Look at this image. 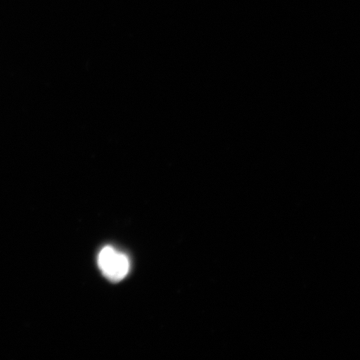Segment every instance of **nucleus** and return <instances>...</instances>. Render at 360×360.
<instances>
[{"label": "nucleus", "instance_id": "obj_1", "mask_svg": "<svg viewBox=\"0 0 360 360\" xmlns=\"http://www.w3.org/2000/svg\"><path fill=\"white\" fill-rule=\"evenodd\" d=\"M97 264L103 276L110 281H122L129 274V257L111 246H105L101 250Z\"/></svg>", "mask_w": 360, "mask_h": 360}]
</instances>
